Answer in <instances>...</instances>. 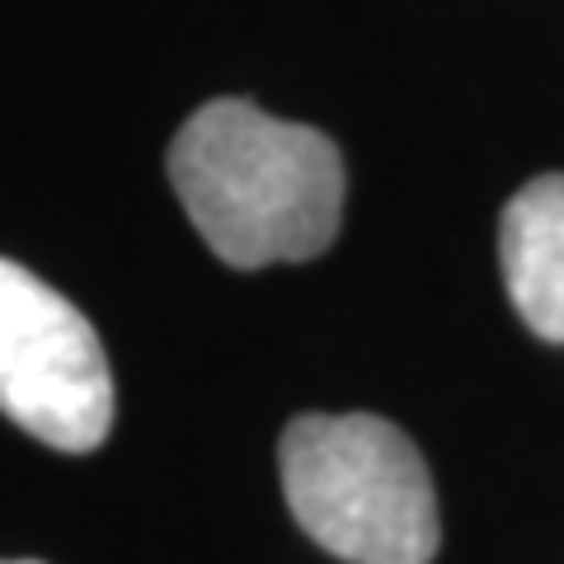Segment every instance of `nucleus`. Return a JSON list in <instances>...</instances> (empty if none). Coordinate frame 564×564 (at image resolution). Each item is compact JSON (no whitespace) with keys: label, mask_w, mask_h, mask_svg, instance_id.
Instances as JSON below:
<instances>
[{"label":"nucleus","mask_w":564,"mask_h":564,"mask_svg":"<svg viewBox=\"0 0 564 564\" xmlns=\"http://www.w3.org/2000/svg\"><path fill=\"white\" fill-rule=\"evenodd\" d=\"M170 184L207 250L231 269L325 254L344 221V155L250 99H212L170 141Z\"/></svg>","instance_id":"nucleus-1"},{"label":"nucleus","mask_w":564,"mask_h":564,"mask_svg":"<svg viewBox=\"0 0 564 564\" xmlns=\"http://www.w3.org/2000/svg\"><path fill=\"white\" fill-rule=\"evenodd\" d=\"M302 532L348 564H429L443 541L419 447L377 414H302L278 443Z\"/></svg>","instance_id":"nucleus-2"},{"label":"nucleus","mask_w":564,"mask_h":564,"mask_svg":"<svg viewBox=\"0 0 564 564\" xmlns=\"http://www.w3.org/2000/svg\"><path fill=\"white\" fill-rule=\"evenodd\" d=\"M0 410L57 452H95L113 429L95 325L14 259H0Z\"/></svg>","instance_id":"nucleus-3"},{"label":"nucleus","mask_w":564,"mask_h":564,"mask_svg":"<svg viewBox=\"0 0 564 564\" xmlns=\"http://www.w3.org/2000/svg\"><path fill=\"white\" fill-rule=\"evenodd\" d=\"M499 263L522 325L564 344V174H536L503 207Z\"/></svg>","instance_id":"nucleus-4"},{"label":"nucleus","mask_w":564,"mask_h":564,"mask_svg":"<svg viewBox=\"0 0 564 564\" xmlns=\"http://www.w3.org/2000/svg\"><path fill=\"white\" fill-rule=\"evenodd\" d=\"M0 564H43V560H0Z\"/></svg>","instance_id":"nucleus-5"}]
</instances>
